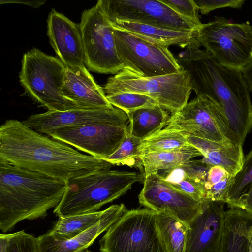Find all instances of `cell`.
Listing matches in <instances>:
<instances>
[{
	"instance_id": "14",
	"label": "cell",
	"mask_w": 252,
	"mask_h": 252,
	"mask_svg": "<svg viewBox=\"0 0 252 252\" xmlns=\"http://www.w3.org/2000/svg\"><path fill=\"white\" fill-rule=\"evenodd\" d=\"M138 200L142 206L166 212L187 225L200 211L203 202L171 187L158 173L145 177Z\"/></svg>"
},
{
	"instance_id": "20",
	"label": "cell",
	"mask_w": 252,
	"mask_h": 252,
	"mask_svg": "<svg viewBox=\"0 0 252 252\" xmlns=\"http://www.w3.org/2000/svg\"><path fill=\"white\" fill-rule=\"evenodd\" d=\"M188 143L198 150L203 157V162L210 167L219 166L231 176L241 170L244 160L242 145L225 144L184 134Z\"/></svg>"
},
{
	"instance_id": "2",
	"label": "cell",
	"mask_w": 252,
	"mask_h": 252,
	"mask_svg": "<svg viewBox=\"0 0 252 252\" xmlns=\"http://www.w3.org/2000/svg\"><path fill=\"white\" fill-rule=\"evenodd\" d=\"M200 43L187 46L176 58L190 76L196 96L206 95L223 109L230 128L243 145L252 128V104L242 71L220 64Z\"/></svg>"
},
{
	"instance_id": "29",
	"label": "cell",
	"mask_w": 252,
	"mask_h": 252,
	"mask_svg": "<svg viewBox=\"0 0 252 252\" xmlns=\"http://www.w3.org/2000/svg\"><path fill=\"white\" fill-rule=\"evenodd\" d=\"M170 186L202 202L205 199L204 184L188 177L180 166L166 170L161 175Z\"/></svg>"
},
{
	"instance_id": "26",
	"label": "cell",
	"mask_w": 252,
	"mask_h": 252,
	"mask_svg": "<svg viewBox=\"0 0 252 252\" xmlns=\"http://www.w3.org/2000/svg\"><path fill=\"white\" fill-rule=\"evenodd\" d=\"M156 222L166 252H185L188 225L165 212H156Z\"/></svg>"
},
{
	"instance_id": "15",
	"label": "cell",
	"mask_w": 252,
	"mask_h": 252,
	"mask_svg": "<svg viewBox=\"0 0 252 252\" xmlns=\"http://www.w3.org/2000/svg\"><path fill=\"white\" fill-rule=\"evenodd\" d=\"M129 115L112 106L101 108H76L65 111H47L31 115L22 121L28 127L41 134L61 127L92 123L129 125Z\"/></svg>"
},
{
	"instance_id": "8",
	"label": "cell",
	"mask_w": 252,
	"mask_h": 252,
	"mask_svg": "<svg viewBox=\"0 0 252 252\" xmlns=\"http://www.w3.org/2000/svg\"><path fill=\"white\" fill-rule=\"evenodd\" d=\"M156 213L147 208L127 209L101 239L100 252H166Z\"/></svg>"
},
{
	"instance_id": "39",
	"label": "cell",
	"mask_w": 252,
	"mask_h": 252,
	"mask_svg": "<svg viewBox=\"0 0 252 252\" xmlns=\"http://www.w3.org/2000/svg\"><path fill=\"white\" fill-rule=\"evenodd\" d=\"M10 234H0V252H7Z\"/></svg>"
},
{
	"instance_id": "33",
	"label": "cell",
	"mask_w": 252,
	"mask_h": 252,
	"mask_svg": "<svg viewBox=\"0 0 252 252\" xmlns=\"http://www.w3.org/2000/svg\"><path fill=\"white\" fill-rule=\"evenodd\" d=\"M177 13L192 22L197 27L202 23L198 13V9L193 0H160Z\"/></svg>"
},
{
	"instance_id": "13",
	"label": "cell",
	"mask_w": 252,
	"mask_h": 252,
	"mask_svg": "<svg viewBox=\"0 0 252 252\" xmlns=\"http://www.w3.org/2000/svg\"><path fill=\"white\" fill-rule=\"evenodd\" d=\"M128 130L127 125L92 123L61 127L46 135L104 160L118 148Z\"/></svg>"
},
{
	"instance_id": "35",
	"label": "cell",
	"mask_w": 252,
	"mask_h": 252,
	"mask_svg": "<svg viewBox=\"0 0 252 252\" xmlns=\"http://www.w3.org/2000/svg\"><path fill=\"white\" fill-rule=\"evenodd\" d=\"M234 177L229 175L206 190L205 199L226 203L228 189Z\"/></svg>"
},
{
	"instance_id": "28",
	"label": "cell",
	"mask_w": 252,
	"mask_h": 252,
	"mask_svg": "<svg viewBox=\"0 0 252 252\" xmlns=\"http://www.w3.org/2000/svg\"><path fill=\"white\" fill-rule=\"evenodd\" d=\"M190 145L180 131L163 128L143 139L139 150L141 155L170 151Z\"/></svg>"
},
{
	"instance_id": "3",
	"label": "cell",
	"mask_w": 252,
	"mask_h": 252,
	"mask_svg": "<svg viewBox=\"0 0 252 252\" xmlns=\"http://www.w3.org/2000/svg\"><path fill=\"white\" fill-rule=\"evenodd\" d=\"M66 181L0 159V229L46 216L65 192Z\"/></svg>"
},
{
	"instance_id": "34",
	"label": "cell",
	"mask_w": 252,
	"mask_h": 252,
	"mask_svg": "<svg viewBox=\"0 0 252 252\" xmlns=\"http://www.w3.org/2000/svg\"><path fill=\"white\" fill-rule=\"evenodd\" d=\"M202 14H206L219 8L230 7L241 8L245 2L243 0H193Z\"/></svg>"
},
{
	"instance_id": "25",
	"label": "cell",
	"mask_w": 252,
	"mask_h": 252,
	"mask_svg": "<svg viewBox=\"0 0 252 252\" xmlns=\"http://www.w3.org/2000/svg\"><path fill=\"white\" fill-rule=\"evenodd\" d=\"M226 203L252 215V148L244 156L242 167L229 187Z\"/></svg>"
},
{
	"instance_id": "21",
	"label": "cell",
	"mask_w": 252,
	"mask_h": 252,
	"mask_svg": "<svg viewBox=\"0 0 252 252\" xmlns=\"http://www.w3.org/2000/svg\"><path fill=\"white\" fill-rule=\"evenodd\" d=\"M110 23L114 28L168 47L174 45L184 48L191 44L199 42L196 38V30L181 31L126 21H115Z\"/></svg>"
},
{
	"instance_id": "1",
	"label": "cell",
	"mask_w": 252,
	"mask_h": 252,
	"mask_svg": "<svg viewBox=\"0 0 252 252\" xmlns=\"http://www.w3.org/2000/svg\"><path fill=\"white\" fill-rule=\"evenodd\" d=\"M0 159L65 181L114 166L44 136L14 119L6 120L0 127Z\"/></svg>"
},
{
	"instance_id": "36",
	"label": "cell",
	"mask_w": 252,
	"mask_h": 252,
	"mask_svg": "<svg viewBox=\"0 0 252 252\" xmlns=\"http://www.w3.org/2000/svg\"><path fill=\"white\" fill-rule=\"evenodd\" d=\"M180 166L188 177L200 181L204 185L211 168L201 159L190 160Z\"/></svg>"
},
{
	"instance_id": "5",
	"label": "cell",
	"mask_w": 252,
	"mask_h": 252,
	"mask_svg": "<svg viewBox=\"0 0 252 252\" xmlns=\"http://www.w3.org/2000/svg\"><path fill=\"white\" fill-rule=\"evenodd\" d=\"M65 69L59 58L33 48L23 55L20 81L26 92L48 111L79 108L61 94Z\"/></svg>"
},
{
	"instance_id": "6",
	"label": "cell",
	"mask_w": 252,
	"mask_h": 252,
	"mask_svg": "<svg viewBox=\"0 0 252 252\" xmlns=\"http://www.w3.org/2000/svg\"><path fill=\"white\" fill-rule=\"evenodd\" d=\"M102 88L106 95L123 92L148 95L171 115L188 102L192 91L189 73L184 69L172 74L145 77L123 68L109 77Z\"/></svg>"
},
{
	"instance_id": "22",
	"label": "cell",
	"mask_w": 252,
	"mask_h": 252,
	"mask_svg": "<svg viewBox=\"0 0 252 252\" xmlns=\"http://www.w3.org/2000/svg\"><path fill=\"white\" fill-rule=\"evenodd\" d=\"M252 215L244 210L230 208L225 212L220 243L218 252H247Z\"/></svg>"
},
{
	"instance_id": "7",
	"label": "cell",
	"mask_w": 252,
	"mask_h": 252,
	"mask_svg": "<svg viewBox=\"0 0 252 252\" xmlns=\"http://www.w3.org/2000/svg\"><path fill=\"white\" fill-rule=\"evenodd\" d=\"M196 38L222 65L240 70L252 63V25L215 16L196 30Z\"/></svg>"
},
{
	"instance_id": "37",
	"label": "cell",
	"mask_w": 252,
	"mask_h": 252,
	"mask_svg": "<svg viewBox=\"0 0 252 252\" xmlns=\"http://www.w3.org/2000/svg\"><path fill=\"white\" fill-rule=\"evenodd\" d=\"M230 175L226 170L219 166L211 167L208 173L207 180L205 183V190L209 189L214 184Z\"/></svg>"
},
{
	"instance_id": "40",
	"label": "cell",
	"mask_w": 252,
	"mask_h": 252,
	"mask_svg": "<svg viewBox=\"0 0 252 252\" xmlns=\"http://www.w3.org/2000/svg\"><path fill=\"white\" fill-rule=\"evenodd\" d=\"M248 239L249 243L247 252H252V226L249 232Z\"/></svg>"
},
{
	"instance_id": "31",
	"label": "cell",
	"mask_w": 252,
	"mask_h": 252,
	"mask_svg": "<svg viewBox=\"0 0 252 252\" xmlns=\"http://www.w3.org/2000/svg\"><path fill=\"white\" fill-rule=\"evenodd\" d=\"M110 104L128 115L139 109L159 105L150 96L139 93L123 92L106 95Z\"/></svg>"
},
{
	"instance_id": "10",
	"label": "cell",
	"mask_w": 252,
	"mask_h": 252,
	"mask_svg": "<svg viewBox=\"0 0 252 252\" xmlns=\"http://www.w3.org/2000/svg\"><path fill=\"white\" fill-rule=\"evenodd\" d=\"M114 29L116 48L124 68L145 77L172 74L183 70L168 47Z\"/></svg>"
},
{
	"instance_id": "27",
	"label": "cell",
	"mask_w": 252,
	"mask_h": 252,
	"mask_svg": "<svg viewBox=\"0 0 252 252\" xmlns=\"http://www.w3.org/2000/svg\"><path fill=\"white\" fill-rule=\"evenodd\" d=\"M107 209L66 217H60L48 233L59 240H66L85 232L97 223L105 214Z\"/></svg>"
},
{
	"instance_id": "18",
	"label": "cell",
	"mask_w": 252,
	"mask_h": 252,
	"mask_svg": "<svg viewBox=\"0 0 252 252\" xmlns=\"http://www.w3.org/2000/svg\"><path fill=\"white\" fill-rule=\"evenodd\" d=\"M62 96L82 108H101L113 106L108 101L103 89L95 81L85 66L66 67Z\"/></svg>"
},
{
	"instance_id": "24",
	"label": "cell",
	"mask_w": 252,
	"mask_h": 252,
	"mask_svg": "<svg viewBox=\"0 0 252 252\" xmlns=\"http://www.w3.org/2000/svg\"><path fill=\"white\" fill-rule=\"evenodd\" d=\"M128 115V132L141 140L165 127L171 117L159 105L139 109Z\"/></svg>"
},
{
	"instance_id": "30",
	"label": "cell",
	"mask_w": 252,
	"mask_h": 252,
	"mask_svg": "<svg viewBox=\"0 0 252 252\" xmlns=\"http://www.w3.org/2000/svg\"><path fill=\"white\" fill-rule=\"evenodd\" d=\"M141 141L128 132L118 148L104 160L113 165H127L141 171L139 150Z\"/></svg>"
},
{
	"instance_id": "11",
	"label": "cell",
	"mask_w": 252,
	"mask_h": 252,
	"mask_svg": "<svg viewBox=\"0 0 252 252\" xmlns=\"http://www.w3.org/2000/svg\"><path fill=\"white\" fill-rule=\"evenodd\" d=\"M79 26L85 63L90 70L116 74L124 68L116 48L114 27L97 4L83 12Z\"/></svg>"
},
{
	"instance_id": "19",
	"label": "cell",
	"mask_w": 252,
	"mask_h": 252,
	"mask_svg": "<svg viewBox=\"0 0 252 252\" xmlns=\"http://www.w3.org/2000/svg\"><path fill=\"white\" fill-rule=\"evenodd\" d=\"M106 209L105 214L97 223L74 237L59 240L48 233L39 236L37 237L38 252H85L127 210L123 203Z\"/></svg>"
},
{
	"instance_id": "32",
	"label": "cell",
	"mask_w": 252,
	"mask_h": 252,
	"mask_svg": "<svg viewBox=\"0 0 252 252\" xmlns=\"http://www.w3.org/2000/svg\"><path fill=\"white\" fill-rule=\"evenodd\" d=\"M7 252H38L37 238L24 231L11 233Z\"/></svg>"
},
{
	"instance_id": "38",
	"label": "cell",
	"mask_w": 252,
	"mask_h": 252,
	"mask_svg": "<svg viewBox=\"0 0 252 252\" xmlns=\"http://www.w3.org/2000/svg\"><path fill=\"white\" fill-rule=\"evenodd\" d=\"M242 72L247 82L250 92L252 93V63L245 68Z\"/></svg>"
},
{
	"instance_id": "4",
	"label": "cell",
	"mask_w": 252,
	"mask_h": 252,
	"mask_svg": "<svg viewBox=\"0 0 252 252\" xmlns=\"http://www.w3.org/2000/svg\"><path fill=\"white\" fill-rule=\"evenodd\" d=\"M144 179L142 173L111 169L74 177L66 181L65 192L53 212L60 218L97 211Z\"/></svg>"
},
{
	"instance_id": "16",
	"label": "cell",
	"mask_w": 252,
	"mask_h": 252,
	"mask_svg": "<svg viewBox=\"0 0 252 252\" xmlns=\"http://www.w3.org/2000/svg\"><path fill=\"white\" fill-rule=\"evenodd\" d=\"M225 203L205 199L188 224L185 252H218L223 231Z\"/></svg>"
},
{
	"instance_id": "12",
	"label": "cell",
	"mask_w": 252,
	"mask_h": 252,
	"mask_svg": "<svg viewBox=\"0 0 252 252\" xmlns=\"http://www.w3.org/2000/svg\"><path fill=\"white\" fill-rule=\"evenodd\" d=\"M96 4L110 22H130L187 31L198 28L160 0H99Z\"/></svg>"
},
{
	"instance_id": "23",
	"label": "cell",
	"mask_w": 252,
	"mask_h": 252,
	"mask_svg": "<svg viewBox=\"0 0 252 252\" xmlns=\"http://www.w3.org/2000/svg\"><path fill=\"white\" fill-rule=\"evenodd\" d=\"M200 156H202L201 152L190 145L173 150L143 155L140 157L141 173L145 177L158 173V170L177 167Z\"/></svg>"
},
{
	"instance_id": "17",
	"label": "cell",
	"mask_w": 252,
	"mask_h": 252,
	"mask_svg": "<svg viewBox=\"0 0 252 252\" xmlns=\"http://www.w3.org/2000/svg\"><path fill=\"white\" fill-rule=\"evenodd\" d=\"M47 22L50 44L64 65L70 68L85 66L79 24L54 9L49 14Z\"/></svg>"
},
{
	"instance_id": "9",
	"label": "cell",
	"mask_w": 252,
	"mask_h": 252,
	"mask_svg": "<svg viewBox=\"0 0 252 252\" xmlns=\"http://www.w3.org/2000/svg\"><path fill=\"white\" fill-rule=\"evenodd\" d=\"M165 128L218 143H240L223 109L206 95L196 96L172 114Z\"/></svg>"
}]
</instances>
